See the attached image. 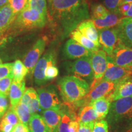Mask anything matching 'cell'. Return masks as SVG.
<instances>
[{
	"label": "cell",
	"instance_id": "39",
	"mask_svg": "<svg viewBox=\"0 0 132 132\" xmlns=\"http://www.w3.org/2000/svg\"><path fill=\"white\" fill-rule=\"evenodd\" d=\"M14 126L7 120L1 118L0 120V132H11Z\"/></svg>",
	"mask_w": 132,
	"mask_h": 132
},
{
	"label": "cell",
	"instance_id": "16",
	"mask_svg": "<svg viewBox=\"0 0 132 132\" xmlns=\"http://www.w3.org/2000/svg\"><path fill=\"white\" fill-rule=\"evenodd\" d=\"M132 96V75L125 77L116 84L113 93L108 97L111 102Z\"/></svg>",
	"mask_w": 132,
	"mask_h": 132
},
{
	"label": "cell",
	"instance_id": "13",
	"mask_svg": "<svg viewBox=\"0 0 132 132\" xmlns=\"http://www.w3.org/2000/svg\"><path fill=\"white\" fill-rule=\"evenodd\" d=\"M92 52L86 49L73 39H69L62 49V55L65 59L75 60L82 57H90Z\"/></svg>",
	"mask_w": 132,
	"mask_h": 132
},
{
	"label": "cell",
	"instance_id": "43",
	"mask_svg": "<svg viewBox=\"0 0 132 132\" xmlns=\"http://www.w3.org/2000/svg\"><path fill=\"white\" fill-rule=\"evenodd\" d=\"M8 3V0H0V8Z\"/></svg>",
	"mask_w": 132,
	"mask_h": 132
},
{
	"label": "cell",
	"instance_id": "41",
	"mask_svg": "<svg viewBox=\"0 0 132 132\" xmlns=\"http://www.w3.org/2000/svg\"><path fill=\"white\" fill-rule=\"evenodd\" d=\"M11 132H29V130L28 126L19 122L14 127Z\"/></svg>",
	"mask_w": 132,
	"mask_h": 132
},
{
	"label": "cell",
	"instance_id": "14",
	"mask_svg": "<svg viewBox=\"0 0 132 132\" xmlns=\"http://www.w3.org/2000/svg\"><path fill=\"white\" fill-rule=\"evenodd\" d=\"M109 56L116 65L132 69V48L124 47L118 44Z\"/></svg>",
	"mask_w": 132,
	"mask_h": 132
},
{
	"label": "cell",
	"instance_id": "7",
	"mask_svg": "<svg viewBox=\"0 0 132 132\" xmlns=\"http://www.w3.org/2000/svg\"><path fill=\"white\" fill-rule=\"evenodd\" d=\"M117 83L108 81L100 80L94 85H90L89 92L83 98L85 105H90L96 99L110 97L114 90Z\"/></svg>",
	"mask_w": 132,
	"mask_h": 132
},
{
	"label": "cell",
	"instance_id": "35",
	"mask_svg": "<svg viewBox=\"0 0 132 132\" xmlns=\"http://www.w3.org/2000/svg\"><path fill=\"white\" fill-rule=\"evenodd\" d=\"M92 132H109V127L106 120L102 119L95 122Z\"/></svg>",
	"mask_w": 132,
	"mask_h": 132
},
{
	"label": "cell",
	"instance_id": "33",
	"mask_svg": "<svg viewBox=\"0 0 132 132\" xmlns=\"http://www.w3.org/2000/svg\"><path fill=\"white\" fill-rule=\"evenodd\" d=\"M13 81L12 75L0 79V94L8 97L11 84Z\"/></svg>",
	"mask_w": 132,
	"mask_h": 132
},
{
	"label": "cell",
	"instance_id": "37",
	"mask_svg": "<svg viewBox=\"0 0 132 132\" xmlns=\"http://www.w3.org/2000/svg\"><path fill=\"white\" fill-rule=\"evenodd\" d=\"M120 1L121 0H103V3L110 12H116L120 4Z\"/></svg>",
	"mask_w": 132,
	"mask_h": 132
},
{
	"label": "cell",
	"instance_id": "2",
	"mask_svg": "<svg viewBox=\"0 0 132 132\" xmlns=\"http://www.w3.org/2000/svg\"><path fill=\"white\" fill-rule=\"evenodd\" d=\"M111 132H128L132 128V96L112 102L106 117Z\"/></svg>",
	"mask_w": 132,
	"mask_h": 132
},
{
	"label": "cell",
	"instance_id": "9",
	"mask_svg": "<svg viewBox=\"0 0 132 132\" xmlns=\"http://www.w3.org/2000/svg\"><path fill=\"white\" fill-rule=\"evenodd\" d=\"M46 44L45 38L39 39L24 56L23 64L28 70L29 73L33 74L34 67L45 50Z\"/></svg>",
	"mask_w": 132,
	"mask_h": 132
},
{
	"label": "cell",
	"instance_id": "27",
	"mask_svg": "<svg viewBox=\"0 0 132 132\" xmlns=\"http://www.w3.org/2000/svg\"><path fill=\"white\" fill-rule=\"evenodd\" d=\"M28 73V70L24 65L23 62H21L20 60L17 59L13 62L12 72L13 80L18 82L24 80V78Z\"/></svg>",
	"mask_w": 132,
	"mask_h": 132
},
{
	"label": "cell",
	"instance_id": "22",
	"mask_svg": "<svg viewBox=\"0 0 132 132\" xmlns=\"http://www.w3.org/2000/svg\"><path fill=\"white\" fill-rule=\"evenodd\" d=\"M77 120L80 124L95 122L98 120V119L93 107L91 105H87L79 109L78 112L77 113Z\"/></svg>",
	"mask_w": 132,
	"mask_h": 132
},
{
	"label": "cell",
	"instance_id": "38",
	"mask_svg": "<svg viewBox=\"0 0 132 132\" xmlns=\"http://www.w3.org/2000/svg\"><path fill=\"white\" fill-rule=\"evenodd\" d=\"M9 108L8 97L0 94V120Z\"/></svg>",
	"mask_w": 132,
	"mask_h": 132
},
{
	"label": "cell",
	"instance_id": "45",
	"mask_svg": "<svg viewBox=\"0 0 132 132\" xmlns=\"http://www.w3.org/2000/svg\"><path fill=\"white\" fill-rule=\"evenodd\" d=\"M3 64V61H2V60H1V59L0 58V65H1V64Z\"/></svg>",
	"mask_w": 132,
	"mask_h": 132
},
{
	"label": "cell",
	"instance_id": "18",
	"mask_svg": "<svg viewBox=\"0 0 132 132\" xmlns=\"http://www.w3.org/2000/svg\"><path fill=\"white\" fill-rule=\"evenodd\" d=\"M76 29L80 31L82 35L94 43L95 45L101 47L99 43L98 31L92 20H86L82 21L77 26Z\"/></svg>",
	"mask_w": 132,
	"mask_h": 132
},
{
	"label": "cell",
	"instance_id": "34",
	"mask_svg": "<svg viewBox=\"0 0 132 132\" xmlns=\"http://www.w3.org/2000/svg\"><path fill=\"white\" fill-rule=\"evenodd\" d=\"M2 118L6 120H7L8 122L11 123L15 127V125L20 122V120L16 116L15 112L14 111V109L11 107H9L3 116Z\"/></svg>",
	"mask_w": 132,
	"mask_h": 132
},
{
	"label": "cell",
	"instance_id": "28",
	"mask_svg": "<svg viewBox=\"0 0 132 132\" xmlns=\"http://www.w3.org/2000/svg\"><path fill=\"white\" fill-rule=\"evenodd\" d=\"M13 109L19 118L20 122L28 126L29 120L32 114L27 105L19 102Z\"/></svg>",
	"mask_w": 132,
	"mask_h": 132
},
{
	"label": "cell",
	"instance_id": "29",
	"mask_svg": "<svg viewBox=\"0 0 132 132\" xmlns=\"http://www.w3.org/2000/svg\"><path fill=\"white\" fill-rule=\"evenodd\" d=\"M109 13L110 11L105 7L103 4L100 3H95L91 6L90 14L92 20L105 19Z\"/></svg>",
	"mask_w": 132,
	"mask_h": 132
},
{
	"label": "cell",
	"instance_id": "40",
	"mask_svg": "<svg viewBox=\"0 0 132 132\" xmlns=\"http://www.w3.org/2000/svg\"><path fill=\"white\" fill-rule=\"evenodd\" d=\"M94 122L88 123H80L77 132H92Z\"/></svg>",
	"mask_w": 132,
	"mask_h": 132
},
{
	"label": "cell",
	"instance_id": "19",
	"mask_svg": "<svg viewBox=\"0 0 132 132\" xmlns=\"http://www.w3.org/2000/svg\"><path fill=\"white\" fill-rule=\"evenodd\" d=\"M20 102L27 105L31 114L42 111L39 105L37 92L33 87L26 89Z\"/></svg>",
	"mask_w": 132,
	"mask_h": 132
},
{
	"label": "cell",
	"instance_id": "44",
	"mask_svg": "<svg viewBox=\"0 0 132 132\" xmlns=\"http://www.w3.org/2000/svg\"><path fill=\"white\" fill-rule=\"evenodd\" d=\"M132 3V0H121L120 1V4H123V3Z\"/></svg>",
	"mask_w": 132,
	"mask_h": 132
},
{
	"label": "cell",
	"instance_id": "11",
	"mask_svg": "<svg viewBox=\"0 0 132 132\" xmlns=\"http://www.w3.org/2000/svg\"><path fill=\"white\" fill-rule=\"evenodd\" d=\"M106 59V69L101 80L117 83L125 77L132 75V69L116 65L108 55Z\"/></svg>",
	"mask_w": 132,
	"mask_h": 132
},
{
	"label": "cell",
	"instance_id": "3",
	"mask_svg": "<svg viewBox=\"0 0 132 132\" xmlns=\"http://www.w3.org/2000/svg\"><path fill=\"white\" fill-rule=\"evenodd\" d=\"M57 86L62 103L67 106L82 100L87 94L90 88L86 81L73 75H66L60 78Z\"/></svg>",
	"mask_w": 132,
	"mask_h": 132
},
{
	"label": "cell",
	"instance_id": "36",
	"mask_svg": "<svg viewBox=\"0 0 132 132\" xmlns=\"http://www.w3.org/2000/svg\"><path fill=\"white\" fill-rule=\"evenodd\" d=\"M13 62L2 64L0 65V79L12 75Z\"/></svg>",
	"mask_w": 132,
	"mask_h": 132
},
{
	"label": "cell",
	"instance_id": "4",
	"mask_svg": "<svg viewBox=\"0 0 132 132\" xmlns=\"http://www.w3.org/2000/svg\"><path fill=\"white\" fill-rule=\"evenodd\" d=\"M46 24V17L26 6L16 15L12 27L19 31L42 28Z\"/></svg>",
	"mask_w": 132,
	"mask_h": 132
},
{
	"label": "cell",
	"instance_id": "25",
	"mask_svg": "<svg viewBox=\"0 0 132 132\" xmlns=\"http://www.w3.org/2000/svg\"><path fill=\"white\" fill-rule=\"evenodd\" d=\"M69 36H70L71 39L78 42L79 44L85 47L86 49L92 52H96V51L98 50L100 48L95 45L94 43H93L91 40H90L89 39L86 37L85 36L82 35L81 33L78 30H77V29L72 31L69 34Z\"/></svg>",
	"mask_w": 132,
	"mask_h": 132
},
{
	"label": "cell",
	"instance_id": "10",
	"mask_svg": "<svg viewBox=\"0 0 132 132\" xmlns=\"http://www.w3.org/2000/svg\"><path fill=\"white\" fill-rule=\"evenodd\" d=\"M106 53L103 50H98L96 52H92V55L90 56V60L93 71L94 79L90 86L100 81L103 77L106 69Z\"/></svg>",
	"mask_w": 132,
	"mask_h": 132
},
{
	"label": "cell",
	"instance_id": "17",
	"mask_svg": "<svg viewBox=\"0 0 132 132\" xmlns=\"http://www.w3.org/2000/svg\"><path fill=\"white\" fill-rule=\"evenodd\" d=\"M40 113L49 132H57L63 114L62 107L60 110H47L42 111Z\"/></svg>",
	"mask_w": 132,
	"mask_h": 132
},
{
	"label": "cell",
	"instance_id": "23",
	"mask_svg": "<svg viewBox=\"0 0 132 132\" xmlns=\"http://www.w3.org/2000/svg\"><path fill=\"white\" fill-rule=\"evenodd\" d=\"M111 103V102L108 97H102L96 99L90 104L96 112L98 120L106 118Z\"/></svg>",
	"mask_w": 132,
	"mask_h": 132
},
{
	"label": "cell",
	"instance_id": "32",
	"mask_svg": "<svg viewBox=\"0 0 132 132\" xmlns=\"http://www.w3.org/2000/svg\"><path fill=\"white\" fill-rule=\"evenodd\" d=\"M56 62H52L47 65L45 70V79L48 81L53 80L59 75V70L56 65Z\"/></svg>",
	"mask_w": 132,
	"mask_h": 132
},
{
	"label": "cell",
	"instance_id": "21",
	"mask_svg": "<svg viewBox=\"0 0 132 132\" xmlns=\"http://www.w3.org/2000/svg\"><path fill=\"white\" fill-rule=\"evenodd\" d=\"M118 12H110L107 15V16L103 19L93 20L94 24L97 29L111 28L116 27L119 23L120 19L122 18Z\"/></svg>",
	"mask_w": 132,
	"mask_h": 132
},
{
	"label": "cell",
	"instance_id": "8",
	"mask_svg": "<svg viewBox=\"0 0 132 132\" xmlns=\"http://www.w3.org/2000/svg\"><path fill=\"white\" fill-rule=\"evenodd\" d=\"M52 62H56V53L53 50H48L36 64L33 71V77L35 84L38 86L45 85V70L47 65Z\"/></svg>",
	"mask_w": 132,
	"mask_h": 132
},
{
	"label": "cell",
	"instance_id": "20",
	"mask_svg": "<svg viewBox=\"0 0 132 132\" xmlns=\"http://www.w3.org/2000/svg\"><path fill=\"white\" fill-rule=\"evenodd\" d=\"M25 81L18 82L13 80L11 84L9 92L10 107L14 108L18 103L20 102V100L25 91Z\"/></svg>",
	"mask_w": 132,
	"mask_h": 132
},
{
	"label": "cell",
	"instance_id": "24",
	"mask_svg": "<svg viewBox=\"0 0 132 132\" xmlns=\"http://www.w3.org/2000/svg\"><path fill=\"white\" fill-rule=\"evenodd\" d=\"M63 114L59 123L57 132H69V123L72 119H77V113L63 104Z\"/></svg>",
	"mask_w": 132,
	"mask_h": 132
},
{
	"label": "cell",
	"instance_id": "31",
	"mask_svg": "<svg viewBox=\"0 0 132 132\" xmlns=\"http://www.w3.org/2000/svg\"><path fill=\"white\" fill-rule=\"evenodd\" d=\"M8 4L16 15L28 6V0H8Z\"/></svg>",
	"mask_w": 132,
	"mask_h": 132
},
{
	"label": "cell",
	"instance_id": "1",
	"mask_svg": "<svg viewBox=\"0 0 132 132\" xmlns=\"http://www.w3.org/2000/svg\"><path fill=\"white\" fill-rule=\"evenodd\" d=\"M48 19L60 39L67 37L82 21L89 19L88 0H48Z\"/></svg>",
	"mask_w": 132,
	"mask_h": 132
},
{
	"label": "cell",
	"instance_id": "26",
	"mask_svg": "<svg viewBox=\"0 0 132 132\" xmlns=\"http://www.w3.org/2000/svg\"><path fill=\"white\" fill-rule=\"evenodd\" d=\"M28 128L29 132H49L42 116L38 113L31 115Z\"/></svg>",
	"mask_w": 132,
	"mask_h": 132
},
{
	"label": "cell",
	"instance_id": "5",
	"mask_svg": "<svg viewBox=\"0 0 132 132\" xmlns=\"http://www.w3.org/2000/svg\"><path fill=\"white\" fill-rule=\"evenodd\" d=\"M39 105L42 111L47 110H60L63 103L59 95L57 87L54 85L37 89Z\"/></svg>",
	"mask_w": 132,
	"mask_h": 132
},
{
	"label": "cell",
	"instance_id": "15",
	"mask_svg": "<svg viewBox=\"0 0 132 132\" xmlns=\"http://www.w3.org/2000/svg\"><path fill=\"white\" fill-rule=\"evenodd\" d=\"M118 44L124 47L132 48V19L122 17L116 26Z\"/></svg>",
	"mask_w": 132,
	"mask_h": 132
},
{
	"label": "cell",
	"instance_id": "47",
	"mask_svg": "<svg viewBox=\"0 0 132 132\" xmlns=\"http://www.w3.org/2000/svg\"></svg>",
	"mask_w": 132,
	"mask_h": 132
},
{
	"label": "cell",
	"instance_id": "12",
	"mask_svg": "<svg viewBox=\"0 0 132 132\" xmlns=\"http://www.w3.org/2000/svg\"><path fill=\"white\" fill-rule=\"evenodd\" d=\"M100 47L108 56H110L118 44V35L116 27L98 30Z\"/></svg>",
	"mask_w": 132,
	"mask_h": 132
},
{
	"label": "cell",
	"instance_id": "6",
	"mask_svg": "<svg viewBox=\"0 0 132 132\" xmlns=\"http://www.w3.org/2000/svg\"><path fill=\"white\" fill-rule=\"evenodd\" d=\"M64 67L69 75L83 79L90 85L93 81L94 74L90 57H82L72 62L66 61L64 62Z\"/></svg>",
	"mask_w": 132,
	"mask_h": 132
},
{
	"label": "cell",
	"instance_id": "30",
	"mask_svg": "<svg viewBox=\"0 0 132 132\" xmlns=\"http://www.w3.org/2000/svg\"><path fill=\"white\" fill-rule=\"evenodd\" d=\"M28 6L47 17V6L46 0H28Z\"/></svg>",
	"mask_w": 132,
	"mask_h": 132
},
{
	"label": "cell",
	"instance_id": "42",
	"mask_svg": "<svg viewBox=\"0 0 132 132\" xmlns=\"http://www.w3.org/2000/svg\"><path fill=\"white\" fill-rule=\"evenodd\" d=\"M123 17H127V18H130V19H132V3H130V6L129 9L127 12L123 15Z\"/></svg>",
	"mask_w": 132,
	"mask_h": 132
},
{
	"label": "cell",
	"instance_id": "46",
	"mask_svg": "<svg viewBox=\"0 0 132 132\" xmlns=\"http://www.w3.org/2000/svg\"><path fill=\"white\" fill-rule=\"evenodd\" d=\"M128 132H132V128H131V130H130V131H128Z\"/></svg>",
	"mask_w": 132,
	"mask_h": 132
}]
</instances>
